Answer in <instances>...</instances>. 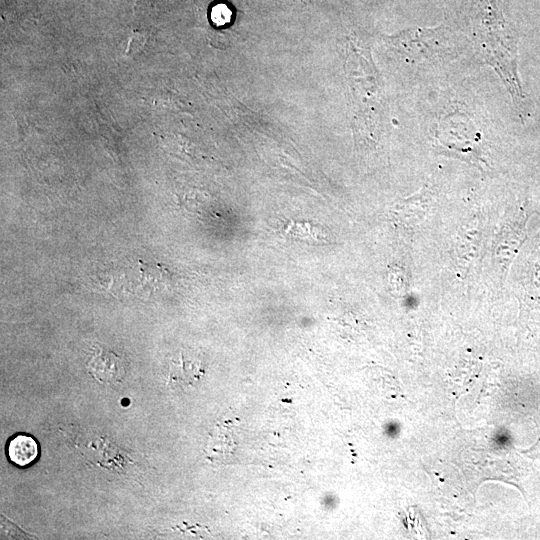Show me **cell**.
<instances>
[{
  "instance_id": "5b68a950",
  "label": "cell",
  "mask_w": 540,
  "mask_h": 540,
  "mask_svg": "<svg viewBox=\"0 0 540 540\" xmlns=\"http://www.w3.org/2000/svg\"><path fill=\"white\" fill-rule=\"evenodd\" d=\"M285 233L292 239L306 243H324L327 234L321 227L307 222L291 221L285 227Z\"/></svg>"
},
{
  "instance_id": "6da1fadb",
  "label": "cell",
  "mask_w": 540,
  "mask_h": 540,
  "mask_svg": "<svg viewBox=\"0 0 540 540\" xmlns=\"http://www.w3.org/2000/svg\"><path fill=\"white\" fill-rule=\"evenodd\" d=\"M478 26L476 44L485 59L497 70L521 114L526 111V96L517 71V43L506 24L499 0H490Z\"/></svg>"
},
{
  "instance_id": "277c9868",
  "label": "cell",
  "mask_w": 540,
  "mask_h": 540,
  "mask_svg": "<svg viewBox=\"0 0 540 540\" xmlns=\"http://www.w3.org/2000/svg\"><path fill=\"white\" fill-rule=\"evenodd\" d=\"M7 452L11 462L24 467L31 464L38 457L39 446L32 436L18 434L9 441Z\"/></svg>"
},
{
  "instance_id": "3957f363",
  "label": "cell",
  "mask_w": 540,
  "mask_h": 540,
  "mask_svg": "<svg viewBox=\"0 0 540 540\" xmlns=\"http://www.w3.org/2000/svg\"><path fill=\"white\" fill-rule=\"evenodd\" d=\"M88 372L99 382L116 384L123 381V360L114 352L100 349L87 363Z\"/></svg>"
},
{
  "instance_id": "8992f818",
  "label": "cell",
  "mask_w": 540,
  "mask_h": 540,
  "mask_svg": "<svg viewBox=\"0 0 540 540\" xmlns=\"http://www.w3.org/2000/svg\"><path fill=\"white\" fill-rule=\"evenodd\" d=\"M171 369V376L173 382L179 383V386H190L196 383L203 375V370L198 364L191 361H185L180 359L178 364H174Z\"/></svg>"
},
{
  "instance_id": "52a82bcc",
  "label": "cell",
  "mask_w": 540,
  "mask_h": 540,
  "mask_svg": "<svg viewBox=\"0 0 540 540\" xmlns=\"http://www.w3.org/2000/svg\"><path fill=\"white\" fill-rule=\"evenodd\" d=\"M231 12L224 4H219L212 9V21L216 25H224L230 20Z\"/></svg>"
},
{
  "instance_id": "7a4b0ae2",
  "label": "cell",
  "mask_w": 540,
  "mask_h": 540,
  "mask_svg": "<svg viewBox=\"0 0 540 540\" xmlns=\"http://www.w3.org/2000/svg\"><path fill=\"white\" fill-rule=\"evenodd\" d=\"M400 47L413 58L433 59L456 51L451 35L443 28L408 30L396 38Z\"/></svg>"
}]
</instances>
